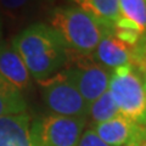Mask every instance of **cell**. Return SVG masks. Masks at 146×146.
<instances>
[{
  "mask_svg": "<svg viewBox=\"0 0 146 146\" xmlns=\"http://www.w3.org/2000/svg\"><path fill=\"white\" fill-rule=\"evenodd\" d=\"M27 113L0 117V146H35Z\"/></svg>",
  "mask_w": 146,
  "mask_h": 146,
  "instance_id": "cell-9",
  "label": "cell"
},
{
  "mask_svg": "<svg viewBox=\"0 0 146 146\" xmlns=\"http://www.w3.org/2000/svg\"><path fill=\"white\" fill-rule=\"evenodd\" d=\"M3 38V22H1V18H0V40Z\"/></svg>",
  "mask_w": 146,
  "mask_h": 146,
  "instance_id": "cell-19",
  "label": "cell"
},
{
  "mask_svg": "<svg viewBox=\"0 0 146 146\" xmlns=\"http://www.w3.org/2000/svg\"><path fill=\"white\" fill-rule=\"evenodd\" d=\"M0 76L21 91L31 85V74L20 55L11 44L3 40H0Z\"/></svg>",
  "mask_w": 146,
  "mask_h": 146,
  "instance_id": "cell-10",
  "label": "cell"
},
{
  "mask_svg": "<svg viewBox=\"0 0 146 146\" xmlns=\"http://www.w3.org/2000/svg\"><path fill=\"white\" fill-rule=\"evenodd\" d=\"M27 104L21 90L0 76V117L26 113Z\"/></svg>",
  "mask_w": 146,
  "mask_h": 146,
  "instance_id": "cell-12",
  "label": "cell"
},
{
  "mask_svg": "<svg viewBox=\"0 0 146 146\" xmlns=\"http://www.w3.org/2000/svg\"><path fill=\"white\" fill-rule=\"evenodd\" d=\"M94 131L110 146H125L146 140V127L128 119L122 115L94 125Z\"/></svg>",
  "mask_w": 146,
  "mask_h": 146,
  "instance_id": "cell-7",
  "label": "cell"
},
{
  "mask_svg": "<svg viewBox=\"0 0 146 146\" xmlns=\"http://www.w3.org/2000/svg\"><path fill=\"white\" fill-rule=\"evenodd\" d=\"M143 144L141 143H134V144H129V145H125V146H141Z\"/></svg>",
  "mask_w": 146,
  "mask_h": 146,
  "instance_id": "cell-20",
  "label": "cell"
},
{
  "mask_svg": "<svg viewBox=\"0 0 146 146\" xmlns=\"http://www.w3.org/2000/svg\"><path fill=\"white\" fill-rule=\"evenodd\" d=\"M134 65L139 68V71L143 73V76L146 78V60H144V61H139V62L134 63Z\"/></svg>",
  "mask_w": 146,
  "mask_h": 146,
  "instance_id": "cell-18",
  "label": "cell"
},
{
  "mask_svg": "<svg viewBox=\"0 0 146 146\" xmlns=\"http://www.w3.org/2000/svg\"><path fill=\"white\" fill-rule=\"evenodd\" d=\"M49 0H0L3 12L11 21L25 22L45 10Z\"/></svg>",
  "mask_w": 146,
  "mask_h": 146,
  "instance_id": "cell-11",
  "label": "cell"
},
{
  "mask_svg": "<svg viewBox=\"0 0 146 146\" xmlns=\"http://www.w3.org/2000/svg\"><path fill=\"white\" fill-rule=\"evenodd\" d=\"M11 45L38 82L56 74L68 61L62 38L52 27L42 22L26 27L12 39Z\"/></svg>",
  "mask_w": 146,
  "mask_h": 146,
  "instance_id": "cell-1",
  "label": "cell"
},
{
  "mask_svg": "<svg viewBox=\"0 0 146 146\" xmlns=\"http://www.w3.org/2000/svg\"><path fill=\"white\" fill-rule=\"evenodd\" d=\"M77 146H110L99 138L94 129H86L82 134Z\"/></svg>",
  "mask_w": 146,
  "mask_h": 146,
  "instance_id": "cell-16",
  "label": "cell"
},
{
  "mask_svg": "<svg viewBox=\"0 0 146 146\" xmlns=\"http://www.w3.org/2000/svg\"><path fill=\"white\" fill-rule=\"evenodd\" d=\"M85 117L48 115L31 123L35 146H77L83 134Z\"/></svg>",
  "mask_w": 146,
  "mask_h": 146,
  "instance_id": "cell-5",
  "label": "cell"
},
{
  "mask_svg": "<svg viewBox=\"0 0 146 146\" xmlns=\"http://www.w3.org/2000/svg\"><path fill=\"white\" fill-rule=\"evenodd\" d=\"M39 85L44 102L52 115L86 118L89 104L67 78L65 71L40 80Z\"/></svg>",
  "mask_w": 146,
  "mask_h": 146,
  "instance_id": "cell-4",
  "label": "cell"
},
{
  "mask_svg": "<svg viewBox=\"0 0 146 146\" xmlns=\"http://www.w3.org/2000/svg\"><path fill=\"white\" fill-rule=\"evenodd\" d=\"M50 27L62 38L68 52L90 56L113 25L102 23L76 5L57 6L49 12Z\"/></svg>",
  "mask_w": 146,
  "mask_h": 146,
  "instance_id": "cell-2",
  "label": "cell"
},
{
  "mask_svg": "<svg viewBox=\"0 0 146 146\" xmlns=\"http://www.w3.org/2000/svg\"><path fill=\"white\" fill-rule=\"evenodd\" d=\"M107 90L123 117L146 127V78L138 67L112 70Z\"/></svg>",
  "mask_w": 146,
  "mask_h": 146,
  "instance_id": "cell-3",
  "label": "cell"
},
{
  "mask_svg": "<svg viewBox=\"0 0 146 146\" xmlns=\"http://www.w3.org/2000/svg\"><path fill=\"white\" fill-rule=\"evenodd\" d=\"M90 56L96 63L110 71L122 66L133 65V50L115 35L113 27L102 36Z\"/></svg>",
  "mask_w": 146,
  "mask_h": 146,
  "instance_id": "cell-8",
  "label": "cell"
},
{
  "mask_svg": "<svg viewBox=\"0 0 146 146\" xmlns=\"http://www.w3.org/2000/svg\"><path fill=\"white\" fill-rule=\"evenodd\" d=\"M82 10L102 23L113 25L119 18V0H72Z\"/></svg>",
  "mask_w": 146,
  "mask_h": 146,
  "instance_id": "cell-13",
  "label": "cell"
},
{
  "mask_svg": "<svg viewBox=\"0 0 146 146\" xmlns=\"http://www.w3.org/2000/svg\"><path fill=\"white\" fill-rule=\"evenodd\" d=\"M119 115L121 113L118 111V107L116 106L115 101H113V99L111 98V95L107 90L99 99L89 104L86 117L89 116L90 121L94 123V125H96L99 123L110 121Z\"/></svg>",
  "mask_w": 146,
  "mask_h": 146,
  "instance_id": "cell-14",
  "label": "cell"
},
{
  "mask_svg": "<svg viewBox=\"0 0 146 146\" xmlns=\"http://www.w3.org/2000/svg\"><path fill=\"white\" fill-rule=\"evenodd\" d=\"M144 60H146V32L141 35L138 44L133 49V65Z\"/></svg>",
  "mask_w": 146,
  "mask_h": 146,
  "instance_id": "cell-17",
  "label": "cell"
},
{
  "mask_svg": "<svg viewBox=\"0 0 146 146\" xmlns=\"http://www.w3.org/2000/svg\"><path fill=\"white\" fill-rule=\"evenodd\" d=\"M141 146H146V140L144 141V143H143V145H141Z\"/></svg>",
  "mask_w": 146,
  "mask_h": 146,
  "instance_id": "cell-21",
  "label": "cell"
},
{
  "mask_svg": "<svg viewBox=\"0 0 146 146\" xmlns=\"http://www.w3.org/2000/svg\"><path fill=\"white\" fill-rule=\"evenodd\" d=\"M85 57L79 56L76 65L65 70V73L83 99L91 104L107 91L111 71Z\"/></svg>",
  "mask_w": 146,
  "mask_h": 146,
  "instance_id": "cell-6",
  "label": "cell"
},
{
  "mask_svg": "<svg viewBox=\"0 0 146 146\" xmlns=\"http://www.w3.org/2000/svg\"><path fill=\"white\" fill-rule=\"evenodd\" d=\"M119 17L125 18L146 32V0H119Z\"/></svg>",
  "mask_w": 146,
  "mask_h": 146,
  "instance_id": "cell-15",
  "label": "cell"
}]
</instances>
